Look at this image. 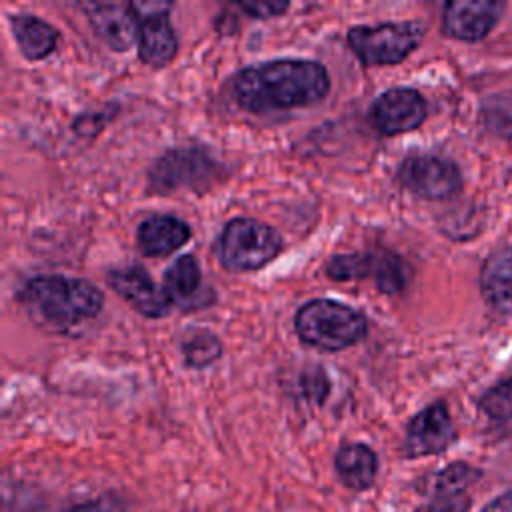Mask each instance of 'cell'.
I'll return each instance as SVG.
<instances>
[{"label":"cell","mask_w":512,"mask_h":512,"mask_svg":"<svg viewBox=\"0 0 512 512\" xmlns=\"http://www.w3.org/2000/svg\"><path fill=\"white\" fill-rule=\"evenodd\" d=\"M400 184L426 200H448L462 188L460 168L438 154H412L398 168Z\"/></svg>","instance_id":"cell-7"},{"label":"cell","mask_w":512,"mask_h":512,"mask_svg":"<svg viewBox=\"0 0 512 512\" xmlns=\"http://www.w3.org/2000/svg\"><path fill=\"white\" fill-rule=\"evenodd\" d=\"M230 88L244 110L268 114L320 102L330 90V76L316 60L278 58L242 68Z\"/></svg>","instance_id":"cell-1"},{"label":"cell","mask_w":512,"mask_h":512,"mask_svg":"<svg viewBox=\"0 0 512 512\" xmlns=\"http://www.w3.org/2000/svg\"><path fill=\"white\" fill-rule=\"evenodd\" d=\"M94 34L112 50L124 52L138 44L140 20L132 4L90 2L82 6Z\"/></svg>","instance_id":"cell-13"},{"label":"cell","mask_w":512,"mask_h":512,"mask_svg":"<svg viewBox=\"0 0 512 512\" xmlns=\"http://www.w3.org/2000/svg\"><path fill=\"white\" fill-rule=\"evenodd\" d=\"M334 470L348 490L364 492L378 476V456L368 444H344L334 456Z\"/></svg>","instance_id":"cell-17"},{"label":"cell","mask_w":512,"mask_h":512,"mask_svg":"<svg viewBox=\"0 0 512 512\" xmlns=\"http://www.w3.org/2000/svg\"><path fill=\"white\" fill-rule=\"evenodd\" d=\"M294 328L304 344L324 352H338L364 338L366 318L344 302L318 298L296 312Z\"/></svg>","instance_id":"cell-3"},{"label":"cell","mask_w":512,"mask_h":512,"mask_svg":"<svg viewBox=\"0 0 512 512\" xmlns=\"http://www.w3.org/2000/svg\"><path fill=\"white\" fill-rule=\"evenodd\" d=\"M470 498L466 494H444L430 496L426 504L416 508L414 512H468Z\"/></svg>","instance_id":"cell-26"},{"label":"cell","mask_w":512,"mask_h":512,"mask_svg":"<svg viewBox=\"0 0 512 512\" xmlns=\"http://www.w3.org/2000/svg\"><path fill=\"white\" fill-rule=\"evenodd\" d=\"M140 20L138 58L150 68L168 66L178 52V38L170 24L172 2H132Z\"/></svg>","instance_id":"cell-9"},{"label":"cell","mask_w":512,"mask_h":512,"mask_svg":"<svg viewBox=\"0 0 512 512\" xmlns=\"http://www.w3.org/2000/svg\"><path fill=\"white\" fill-rule=\"evenodd\" d=\"M190 226L172 214H152L136 230V242L144 256L162 258L176 252L190 240Z\"/></svg>","instance_id":"cell-15"},{"label":"cell","mask_w":512,"mask_h":512,"mask_svg":"<svg viewBox=\"0 0 512 512\" xmlns=\"http://www.w3.org/2000/svg\"><path fill=\"white\" fill-rule=\"evenodd\" d=\"M8 22L18 50L26 60H44L54 52L58 30L46 20L34 14H12L8 16Z\"/></svg>","instance_id":"cell-19"},{"label":"cell","mask_w":512,"mask_h":512,"mask_svg":"<svg viewBox=\"0 0 512 512\" xmlns=\"http://www.w3.org/2000/svg\"><path fill=\"white\" fill-rule=\"evenodd\" d=\"M482 114L492 132L512 138V90L490 96Z\"/></svg>","instance_id":"cell-22"},{"label":"cell","mask_w":512,"mask_h":512,"mask_svg":"<svg viewBox=\"0 0 512 512\" xmlns=\"http://www.w3.org/2000/svg\"><path fill=\"white\" fill-rule=\"evenodd\" d=\"M288 2H282V0H272V2H240L238 8L244 10L248 16L252 18H274V16H280L288 10Z\"/></svg>","instance_id":"cell-27"},{"label":"cell","mask_w":512,"mask_h":512,"mask_svg":"<svg viewBox=\"0 0 512 512\" xmlns=\"http://www.w3.org/2000/svg\"><path fill=\"white\" fill-rule=\"evenodd\" d=\"M326 274L338 282L370 276L382 292H398L406 282V266L402 258L390 252H352L332 256L326 264Z\"/></svg>","instance_id":"cell-8"},{"label":"cell","mask_w":512,"mask_h":512,"mask_svg":"<svg viewBox=\"0 0 512 512\" xmlns=\"http://www.w3.org/2000/svg\"><path fill=\"white\" fill-rule=\"evenodd\" d=\"M480 476L476 468L466 462H452L430 476H426L420 484V492L428 496H444V494H466V488Z\"/></svg>","instance_id":"cell-20"},{"label":"cell","mask_w":512,"mask_h":512,"mask_svg":"<svg viewBox=\"0 0 512 512\" xmlns=\"http://www.w3.org/2000/svg\"><path fill=\"white\" fill-rule=\"evenodd\" d=\"M456 440V428L444 402H432L416 412L404 434L402 452L406 458H422L444 452Z\"/></svg>","instance_id":"cell-11"},{"label":"cell","mask_w":512,"mask_h":512,"mask_svg":"<svg viewBox=\"0 0 512 512\" xmlns=\"http://www.w3.org/2000/svg\"><path fill=\"white\" fill-rule=\"evenodd\" d=\"M482 512H512V492L494 498Z\"/></svg>","instance_id":"cell-29"},{"label":"cell","mask_w":512,"mask_h":512,"mask_svg":"<svg viewBox=\"0 0 512 512\" xmlns=\"http://www.w3.org/2000/svg\"><path fill=\"white\" fill-rule=\"evenodd\" d=\"M426 28L418 20L354 26L348 30V46L366 66H394L406 60L422 42Z\"/></svg>","instance_id":"cell-5"},{"label":"cell","mask_w":512,"mask_h":512,"mask_svg":"<svg viewBox=\"0 0 512 512\" xmlns=\"http://www.w3.org/2000/svg\"><path fill=\"white\" fill-rule=\"evenodd\" d=\"M18 300L36 322L56 332H68L94 320L104 306L98 286L62 274L32 276L22 284Z\"/></svg>","instance_id":"cell-2"},{"label":"cell","mask_w":512,"mask_h":512,"mask_svg":"<svg viewBox=\"0 0 512 512\" xmlns=\"http://www.w3.org/2000/svg\"><path fill=\"white\" fill-rule=\"evenodd\" d=\"M502 12V2L454 0L444 6L442 32L454 40L478 42L494 28Z\"/></svg>","instance_id":"cell-14"},{"label":"cell","mask_w":512,"mask_h":512,"mask_svg":"<svg viewBox=\"0 0 512 512\" xmlns=\"http://www.w3.org/2000/svg\"><path fill=\"white\" fill-rule=\"evenodd\" d=\"M480 410L492 420H510L512 418V376L498 382L482 394L478 400Z\"/></svg>","instance_id":"cell-23"},{"label":"cell","mask_w":512,"mask_h":512,"mask_svg":"<svg viewBox=\"0 0 512 512\" xmlns=\"http://www.w3.org/2000/svg\"><path fill=\"white\" fill-rule=\"evenodd\" d=\"M110 288L124 298L138 314L146 318H162L170 312V300L166 292L156 286L152 276L142 266L114 268L106 276Z\"/></svg>","instance_id":"cell-12"},{"label":"cell","mask_w":512,"mask_h":512,"mask_svg":"<svg viewBox=\"0 0 512 512\" xmlns=\"http://www.w3.org/2000/svg\"><path fill=\"white\" fill-rule=\"evenodd\" d=\"M112 116H114L112 106H108L106 110H98V112H86L72 122V130H74V134H78L82 138H92L110 122Z\"/></svg>","instance_id":"cell-25"},{"label":"cell","mask_w":512,"mask_h":512,"mask_svg":"<svg viewBox=\"0 0 512 512\" xmlns=\"http://www.w3.org/2000/svg\"><path fill=\"white\" fill-rule=\"evenodd\" d=\"M66 512H122V504L114 498H98V500H88L82 504H76L68 508Z\"/></svg>","instance_id":"cell-28"},{"label":"cell","mask_w":512,"mask_h":512,"mask_svg":"<svg viewBox=\"0 0 512 512\" xmlns=\"http://www.w3.org/2000/svg\"><path fill=\"white\" fill-rule=\"evenodd\" d=\"M180 350L186 366L202 370L222 356V342L214 332L206 328H196L186 334V338L180 344Z\"/></svg>","instance_id":"cell-21"},{"label":"cell","mask_w":512,"mask_h":512,"mask_svg":"<svg viewBox=\"0 0 512 512\" xmlns=\"http://www.w3.org/2000/svg\"><path fill=\"white\" fill-rule=\"evenodd\" d=\"M280 250V234L254 218L228 220L216 242L218 262L230 272L260 270L272 262Z\"/></svg>","instance_id":"cell-4"},{"label":"cell","mask_w":512,"mask_h":512,"mask_svg":"<svg viewBox=\"0 0 512 512\" xmlns=\"http://www.w3.org/2000/svg\"><path fill=\"white\" fill-rule=\"evenodd\" d=\"M302 396L314 404H322L330 392V380L322 366H310L300 376Z\"/></svg>","instance_id":"cell-24"},{"label":"cell","mask_w":512,"mask_h":512,"mask_svg":"<svg viewBox=\"0 0 512 512\" xmlns=\"http://www.w3.org/2000/svg\"><path fill=\"white\" fill-rule=\"evenodd\" d=\"M484 300L500 314H512V250L502 248L486 258L480 270Z\"/></svg>","instance_id":"cell-18"},{"label":"cell","mask_w":512,"mask_h":512,"mask_svg":"<svg viewBox=\"0 0 512 512\" xmlns=\"http://www.w3.org/2000/svg\"><path fill=\"white\" fill-rule=\"evenodd\" d=\"M220 176L218 164L200 148H174L156 158L148 170V184L154 192L204 190Z\"/></svg>","instance_id":"cell-6"},{"label":"cell","mask_w":512,"mask_h":512,"mask_svg":"<svg viewBox=\"0 0 512 512\" xmlns=\"http://www.w3.org/2000/svg\"><path fill=\"white\" fill-rule=\"evenodd\" d=\"M426 110V100L418 90L398 86L376 96L370 104L368 120L376 132L396 136L416 130L426 120Z\"/></svg>","instance_id":"cell-10"},{"label":"cell","mask_w":512,"mask_h":512,"mask_svg":"<svg viewBox=\"0 0 512 512\" xmlns=\"http://www.w3.org/2000/svg\"><path fill=\"white\" fill-rule=\"evenodd\" d=\"M162 290L170 304H176L182 310H192L204 296L198 258L194 254L178 256L164 272Z\"/></svg>","instance_id":"cell-16"}]
</instances>
